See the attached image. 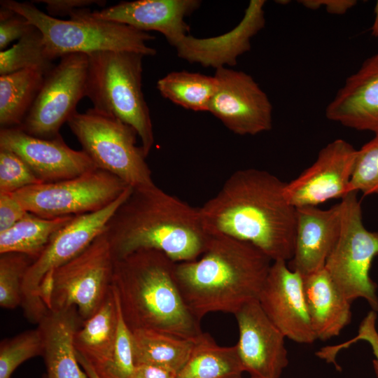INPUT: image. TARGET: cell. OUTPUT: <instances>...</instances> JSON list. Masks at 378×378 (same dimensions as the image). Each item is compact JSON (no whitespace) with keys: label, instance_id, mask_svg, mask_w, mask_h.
Returning <instances> with one entry per match:
<instances>
[{"label":"cell","instance_id":"cell-1","mask_svg":"<svg viewBox=\"0 0 378 378\" xmlns=\"http://www.w3.org/2000/svg\"><path fill=\"white\" fill-rule=\"evenodd\" d=\"M285 184L267 171H236L199 208L205 230L248 242L272 261H289L294 251L297 209L284 195Z\"/></svg>","mask_w":378,"mask_h":378},{"label":"cell","instance_id":"cell-2","mask_svg":"<svg viewBox=\"0 0 378 378\" xmlns=\"http://www.w3.org/2000/svg\"><path fill=\"white\" fill-rule=\"evenodd\" d=\"M105 233L114 260L139 250L153 249L175 262L197 259L209 237L199 208L155 183L132 188L108 220Z\"/></svg>","mask_w":378,"mask_h":378},{"label":"cell","instance_id":"cell-3","mask_svg":"<svg viewBox=\"0 0 378 378\" xmlns=\"http://www.w3.org/2000/svg\"><path fill=\"white\" fill-rule=\"evenodd\" d=\"M272 262L248 242L209 234L197 259L176 262L174 276L186 305L200 321L209 313L234 314L258 300Z\"/></svg>","mask_w":378,"mask_h":378},{"label":"cell","instance_id":"cell-4","mask_svg":"<svg viewBox=\"0 0 378 378\" xmlns=\"http://www.w3.org/2000/svg\"><path fill=\"white\" fill-rule=\"evenodd\" d=\"M176 262L153 249L114 260L111 286L132 332L152 330L195 339L203 332L176 284Z\"/></svg>","mask_w":378,"mask_h":378},{"label":"cell","instance_id":"cell-5","mask_svg":"<svg viewBox=\"0 0 378 378\" xmlns=\"http://www.w3.org/2000/svg\"><path fill=\"white\" fill-rule=\"evenodd\" d=\"M0 5L23 15L41 32L52 61L68 54L106 50L135 52L144 56L156 54V50L147 44L155 38L152 34L125 24L96 19L88 8L75 10L69 20H62L41 11L31 1L1 0Z\"/></svg>","mask_w":378,"mask_h":378},{"label":"cell","instance_id":"cell-6","mask_svg":"<svg viewBox=\"0 0 378 378\" xmlns=\"http://www.w3.org/2000/svg\"><path fill=\"white\" fill-rule=\"evenodd\" d=\"M88 56L85 97L94 110L133 127L147 157L154 144V134L141 89L144 55L130 51L106 50Z\"/></svg>","mask_w":378,"mask_h":378},{"label":"cell","instance_id":"cell-7","mask_svg":"<svg viewBox=\"0 0 378 378\" xmlns=\"http://www.w3.org/2000/svg\"><path fill=\"white\" fill-rule=\"evenodd\" d=\"M82 150L97 168L120 178L132 188L154 184L135 130L93 108L75 112L67 122Z\"/></svg>","mask_w":378,"mask_h":378},{"label":"cell","instance_id":"cell-8","mask_svg":"<svg viewBox=\"0 0 378 378\" xmlns=\"http://www.w3.org/2000/svg\"><path fill=\"white\" fill-rule=\"evenodd\" d=\"M341 202L340 235L324 268L348 300L365 299L377 312V286L370 272L373 260L378 256V231L365 227L357 192H349Z\"/></svg>","mask_w":378,"mask_h":378},{"label":"cell","instance_id":"cell-9","mask_svg":"<svg viewBox=\"0 0 378 378\" xmlns=\"http://www.w3.org/2000/svg\"><path fill=\"white\" fill-rule=\"evenodd\" d=\"M128 187L118 177L97 168L71 178L30 186L13 194L28 212L53 218L101 210Z\"/></svg>","mask_w":378,"mask_h":378},{"label":"cell","instance_id":"cell-10","mask_svg":"<svg viewBox=\"0 0 378 378\" xmlns=\"http://www.w3.org/2000/svg\"><path fill=\"white\" fill-rule=\"evenodd\" d=\"M131 190L128 187L117 200L101 210L74 216L55 233L41 255L32 262L22 286L21 307L29 321L38 324L48 311L38 295L43 277L78 255L102 234Z\"/></svg>","mask_w":378,"mask_h":378},{"label":"cell","instance_id":"cell-11","mask_svg":"<svg viewBox=\"0 0 378 378\" xmlns=\"http://www.w3.org/2000/svg\"><path fill=\"white\" fill-rule=\"evenodd\" d=\"M113 264L104 231L80 253L54 271L49 310L75 308L83 321L88 319L111 289Z\"/></svg>","mask_w":378,"mask_h":378},{"label":"cell","instance_id":"cell-12","mask_svg":"<svg viewBox=\"0 0 378 378\" xmlns=\"http://www.w3.org/2000/svg\"><path fill=\"white\" fill-rule=\"evenodd\" d=\"M88 56L72 53L62 56L46 75L40 91L20 127L42 139L60 135L59 130L76 112L85 97Z\"/></svg>","mask_w":378,"mask_h":378},{"label":"cell","instance_id":"cell-13","mask_svg":"<svg viewBox=\"0 0 378 378\" xmlns=\"http://www.w3.org/2000/svg\"><path fill=\"white\" fill-rule=\"evenodd\" d=\"M214 77L217 85L208 112L239 135H255L272 129V104L250 75L220 67Z\"/></svg>","mask_w":378,"mask_h":378},{"label":"cell","instance_id":"cell-14","mask_svg":"<svg viewBox=\"0 0 378 378\" xmlns=\"http://www.w3.org/2000/svg\"><path fill=\"white\" fill-rule=\"evenodd\" d=\"M357 149L337 139L321 148L314 162L298 177L286 182L284 192L295 208L317 206L348 192Z\"/></svg>","mask_w":378,"mask_h":378},{"label":"cell","instance_id":"cell-15","mask_svg":"<svg viewBox=\"0 0 378 378\" xmlns=\"http://www.w3.org/2000/svg\"><path fill=\"white\" fill-rule=\"evenodd\" d=\"M274 325L292 341L312 344L314 332L306 304L303 276L286 261H273L258 298Z\"/></svg>","mask_w":378,"mask_h":378},{"label":"cell","instance_id":"cell-16","mask_svg":"<svg viewBox=\"0 0 378 378\" xmlns=\"http://www.w3.org/2000/svg\"><path fill=\"white\" fill-rule=\"evenodd\" d=\"M238 330V353L250 378H280L288 365L286 337L269 319L258 300L242 306L234 314Z\"/></svg>","mask_w":378,"mask_h":378},{"label":"cell","instance_id":"cell-17","mask_svg":"<svg viewBox=\"0 0 378 378\" xmlns=\"http://www.w3.org/2000/svg\"><path fill=\"white\" fill-rule=\"evenodd\" d=\"M0 148L17 154L42 183L71 178L97 169L83 150L70 148L61 135L42 139L26 133L19 127L1 128Z\"/></svg>","mask_w":378,"mask_h":378},{"label":"cell","instance_id":"cell-18","mask_svg":"<svg viewBox=\"0 0 378 378\" xmlns=\"http://www.w3.org/2000/svg\"><path fill=\"white\" fill-rule=\"evenodd\" d=\"M198 0H136L90 11L92 17L129 25L136 29L161 33L175 47L189 31L185 18L197 10Z\"/></svg>","mask_w":378,"mask_h":378},{"label":"cell","instance_id":"cell-19","mask_svg":"<svg viewBox=\"0 0 378 378\" xmlns=\"http://www.w3.org/2000/svg\"><path fill=\"white\" fill-rule=\"evenodd\" d=\"M264 0L250 1L240 22L222 35L209 38L184 37L176 46L178 57L216 69L235 66L239 56L251 49V38L265 26Z\"/></svg>","mask_w":378,"mask_h":378},{"label":"cell","instance_id":"cell-20","mask_svg":"<svg viewBox=\"0 0 378 378\" xmlns=\"http://www.w3.org/2000/svg\"><path fill=\"white\" fill-rule=\"evenodd\" d=\"M297 209L294 251L289 267L306 276L324 268L340 235L342 204L328 209L318 206Z\"/></svg>","mask_w":378,"mask_h":378},{"label":"cell","instance_id":"cell-21","mask_svg":"<svg viewBox=\"0 0 378 378\" xmlns=\"http://www.w3.org/2000/svg\"><path fill=\"white\" fill-rule=\"evenodd\" d=\"M326 118L378 136V53L349 76L326 109Z\"/></svg>","mask_w":378,"mask_h":378},{"label":"cell","instance_id":"cell-22","mask_svg":"<svg viewBox=\"0 0 378 378\" xmlns=\"http://www.w3.org/2000/svg\"><path fill=\"white\" fill-rule=\"evenodd\" d=\"M77 310H48L38 323L46 368L45 378H88L80 365L74 336L83 323Z\"/></svg>","mask_w":378,"mask_h":378},{"label":"cell","instance_id":"cell-23","mask_svg":"<svg viewBox=\"0 0 378 378\" xmlns=\"http://www.w3.org/2000/svg\"><path fill=\"white\" fill-rule=\"evenodd\" d=\"M304 291L316 339L338 336L351 320V303L341 293L325 268L303 276Z\"/></svg>","mask_w":378,"mask_h":378},{"label":"cell","instance_id":"cell-24","mask_svg":"<svg viewBox=\"0 0 378 378\" xmlns=\"http://www.w3.org/2000/svg\"><path fill=\"white\" fill-rule=\"evenodd\" d=\"M118 325V302L111 289L100 308L84 321L74 336L76 352L101 377L111 360Z\"/></svg>","mask_w":378,"mask_h":378},{"label":"cell","instance_id":"cell-25","mask_svg":"<svg viewBox=\"0 0 378 378\" xmlns=\"http://www.w3.org/2000/svg\"><path fill=\"white\" fill-rule=\"evenodd\" d=\"M244 372L236 344L220 346L209 334L202 332L174 378H242Z\"/></svg>","mask_w":378,"mask_h":378},{"label":"cell","instance_id":"cell-26","mask_svg":"<svg viewBox=\"0 0 378 378\" xmlns=\"http://www.w3.org/2000/svg\"><path fill=\"white\" fill-rule=\"evenodd\" d=\"M132 332L135 365L156 366L176 374L188 360L196 339L152 330Z\"/></svg>","mask_w":378,"mask_h":378},{"label":"cell","instance_id":"cell-27","mask_svg":"<svg viewBox=\"0 0 378 378\" xmlns=\"http://www.w3.org/2000/svg\"><path fill=\"white\" fill-rule=\"evenodd\" d=\"M45 74L29 68L0 76L1 128L18 127L31 108Z\"/></svg>","mask_w":378,"mask_h":378},{"label":"cell","instance_id":"cell-28","mask_svg":"<svg viewBox=\"0 0 378 378\" xmlns=\"http://www.w3.org/2000/svg\"><path fill=\"white\" fill-rule=\"evenodd\" d=\"M73 218H47L28 212L10 228L0 232V254L20 253L35 260L55 233Z\"/></svg>","mask_w":378,"mask_h":378},{"label":"cell","instance_id":"cell-29","mask_svg":"<svg viewBox=\"0 0 378 378\" xmlns=\"http://www.w3.org/2000/svg\"><path fill=\"white\" fill-rule=\"evenodd\" d=\"M216 85L214 76L186 71L170 72L157 82L162 97L194 111H208Z\"/></svg>","mask_w":378,"mask_h":378},{"label":"cell","instance_id":"cell-30","mask_svg":"<svg viewBox=\"0 0 378 378\" xmlns=\"http://www.w3.org/2000/svg\"><path fill=\"white\" fill-rule=\"evenodd\" d=\"M54 66L46 53L43 35L36 27L11 48L0 51V76L29 68L46 74Z\"/></svg>","mask_w":378,"mask_h":378},{"label":"cell","instance_id":"cell-31","mask_svg":"<svg viewBox=\"0 0 378 378\" xmlns=\"http://www.w3.org/2000/svg\"><path fill=\"white\" fill-rule=\"evenodd\" d=\"M43 350L41 331H24L0 344V378H10L16 368L24 361L42 356Z\"/></svg>","mask_w":378,"mask_h":378},{"label":"cell","instance_id":"cell-32","mask_svg":"<svg viewBox=\"0 0 378 378\" xmlns=\"http://www.w3.org/2000/svg\"><path fill=\"white\" fill-rule=\"evenodd\" d=\"M34 260L20 253L0 254V306L14 309L22 303L24 275Z\"/></svg>","mask_w":378,"mask_h":378},{"label":"cell","instance_id":"cell-33","mask_svg":"<svg viewBox=\"0 0 378 378\" xmlns=\"http://www.w3.org/2000/svg\"><path fill=\"white\" fill-rule=\"evenodd\" d=\"M378 195V136L357 150L348 192Z\"/></svg>","mask_w":378,"mask_h":378},{"label":"cell","instance_id":"cell-34","mask_svg":"<svg viewBox=\"0 0 378 378\" xmlns=\"http://www.w3.org/2000/svg\"><path fill=\"white\" fill-rule=\"evenodd\" d=\"M26 162L15 153L0 148V193H14L41 183Z\"/></svg>","mask_w":378,"mask_h":378},{"label":"cell","instance_id":"cell-35","mask_svg":"<svg viewBox=\"0 0 378 378\" xmlns=\"http://www.w3.org/2000/svg\"><path fill=\"white\" fill-rule=\"evenodd\" d=\"M134 367L132 332L122 318L118 303V325L113 354L100 378H128Z\"/></svg>","mask_w":378,"mask_h":378},{"label":"cell","instance_id":"cell-36","mask_svg":"<svg viewBox=\"0 0 378 378\" xmlns=\"http://www.w3.org/2000/svg\"><path fill=\"white\" fill-rule=\"evenodd\" d=\"M34 28L23 15L10 8L1 6L0 50L7 49L11 42L18 41Z\"/></svg>","mask_w":378,"mask_h":378},{"label":"cell","instance_id":"cell-37","mask_svg":"<svg viewBox=\"0 0 378 378\" xmlns=\"http://www.w3.org/2000/svg\"><path fill=\"white\" fill-rule=\"evenodd\" d=\"M27 213L13 193H0V232L10 228Z\"/></svg>","mask_w":378,"mask_h":378},{"label":"cell","instance_id":"cell-38","mask_svg":"<svg viewBox=\"0 0 378 378\" xmlns=\"http://www.w3.org/2000/svg\"><path fill=\"white\" fill-rule=\"evenodd\" d=\"M31 2L45 4L48 14L56 18L57 16H70L75 10L92 5L104 6L106 4V1L103 0H34Z\"/></svg>","mask_w":378,"mask_h":378},{"label":"cell","instance_id":"cell-39","mask_svg":"<svg viewBox=\"0 0 378 378\" xmlns=\"http://www.w3.org/2000/svg\"><path fill=\"white\" fill-rule=\"evenodd\" d=\"M299 2L312 10L323 7L328 13L335 15L344 14L357 4L356 0H302Z\"/></svg>","mask_w":378,"mask_h":378},{"label":"cell","instance_id":"cell-40","mask_svg":"<svg viewBox=\"0 0 378 378\" xmlns=\"http://www.w3.org/2000/svg\"><path fill=\"white\" fill-rule=\"evenodd\" d=\"M176 373L156 366L148 365H135L128 378H174Z\"/></svg>","mask_w":378,"mask_h":378},{"label":"cell","instance_id":"cell-41","mask_svg":"<svg viewBox=\"0 0 378 378\" xmlns=\"http://www.w3.org/2000/svg\"><path fill=\"white\" fill-rule=\"evenodd\" d=\"M76 354L78 362L86 374L88 375V378H100L98 374L94 372L92 366L85 360V359L83 358L80 355H79L77 352Z\"/></svg>","mask_w":378,"mask_h":378},{"label":"cell","instance_id":"cell-42","mask_svg":"<svg viewBox=\"0 0 378 378\" xmlns=\"http://www.w3.org/2000/svg\"><path fill=\"white\" fill-rule=\"evenodd\" d=\"M374 18L371 28L372 34L374 36L378 32V1H377L374 6Z\"/></svg>","mask_w":378,"mask_h":378},{"label":"cell","instance_id":"cell-43","mask_svg":"<svg viewBox=\"0 0 378 378\" xmlns=\"http://www.w3.org/2000/svg\"><path fill=\"white\" fill-rule=\"evenodd\" d=\"M372 364H373L374 372L376 374L377 377L378 378V360L374 359L372 361Z\"/></svg>","mask_w":378,"mask_h":378},{"label":"cell","instance_id":"cell-44","mask_svg":"<svg viewBox=\"0 0 378 378\" xmlns=\"http://www.w3.org/2000/svg\"><path fill=\"white\" fill-rule=\"evenodd\" d=\"M374 37H376L377 38V41H378V32L376 34V35L374 36Z\"/></svg>","mask_w":378,"mask_h":378},{"label":"cell","instance_id":"cell-45","mask_svg":"<svg viewBox=\"0 0 378 378\" xmlns=\"http://www.w3.org/2000/svg\"><path fill=\"white\" fill-rule=\"evenodd\" d=\"M375 359L378 360V357H377V358H375Z\"/></svg>","mask_w":378,"mask_h":378},{"label":"cell","instance_id":"cell-46","mask_svg":"<svg viewBox=\"0 0 378 378\" xmlns=\"http://www.w3.org/2000/svg\"><path fill=\"white\" fill-rule=\"evenodd\" d=\"M43 378H45V377H44V376H43Z\"/></svg>","mask_w":378,"mask_h":378}]
</instances>
